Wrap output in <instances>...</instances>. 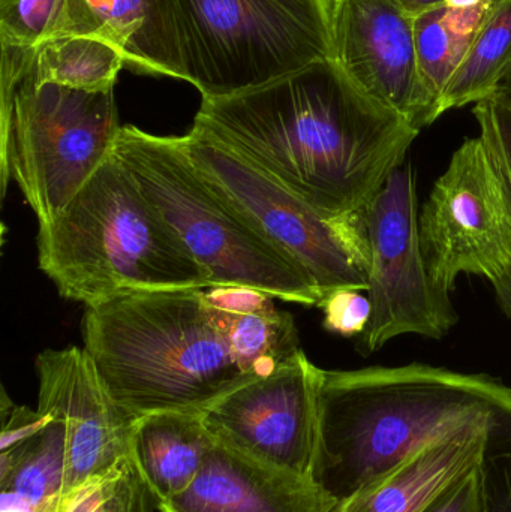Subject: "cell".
Instances as JSON below:
<instances>
[{
  "instance_id": "obj_31",
  "label": "cell",
  "mask_w": 511,
  "mask_h": 512,
  "mask_svg": "<svg viewBox=\"0 0 511 512\" xmlns=\"http://www.w3.org/2000/svg\"><path fill=\"white\" fill-rule=\"evenodd\" d=\"M408 12L411 14H417V12L423 11V9L432 8L435 5H441V3L450 2V0H399Z\"/></svg>"
},
{
  "instance_id": "obj_28",
  "label": "cell",
  "mask_w": 511,
  "mask_h": 512,
  "mask_svg": "<svg viewBox=\"0 0 511 512\" xmlns=\"http://www.w3.org/2000/svg\"><path fill=\"white\" fill-rule=\"evenodd\" d=\"M483 469L488 512H511V442L491 448Z\"/></svg>"
},
{
  "instance_id": "obj_13",
  "label": "cell",
  "mask_w": 511,
  "mask_h": 512,
  "mask_svg": "<svg viewBox=\"0 0 511 512\" xmlns=\"http://www.w3.org/2000/svg\"><path fill=\"white\" fill-rule=\"evenodd\" d=\"M38 411L63 421L66 474L63 498L92 478L132 459L137 418L108 393L86 349H47L36 357Z\"/></svg>"
},
{
  "instance_id": "obj_7",
  "label": "cell",
  "mask_w": 511,
  "mask_h": 512,
  "mask_svg": "<svg viewBox=\"0 0 511 512\" xmlns=\"http://www.w3.org/2000/svg\"><path fill=\"white\" fill-rule=\"evenodd\" d=\"M177 78L203 99L266 86L332 60L330 0H161Z\"/></svg>"
},
{
  "instance_id": "obj_25",
  "label": "cell",
  "mask_w": 511,
  "mask_h": 512,
  "mask_svg": "<svg viewBox=\"0 0 511 512\" xmlns=\"http://www.w3.org/2000/svg\"><path fill=\"white\" fill-rule=\"evenodd\" d=\"M363 292L353 288L329 292L318 306L324 312V330L344 337L362 336L371 319V303Z\"/></svg>"
},
{
  "instance_id": "obj_16",
  "label": "cell",
  "mask_w": 511,
  "mask_h": 512,
  "mask_svg": "<svg viewBox=\"0 0 511 512\" xmlns=\"http://www.w3.org/2000/svg\"><path fill=\"white\" fill-rule=\"evenodd\" d=\"M62 35L104 39L126 65L177 78L176 48L161 0H68L56 36Z\"/></svg>"
},
{
  "instance_id": "obj_8",
  "label": "cell",
  "mask_w": 511,
  "mask_h": 512,
  "mask_svg": "<svg viewBox=\"0 0 511 512\" xmlns=\"http://www.w3.org/2000/svg\"><path fill=\"white\" fill-rule=\"evenodd\" d=\"M180 141L210 186L323 297L336 289H368L371 251L363 212L327 218L200 126Z\"/></svg>"
},
{
  "instance_id": "obj_9",
  "label": "cell",
  "mask_w": 511,
  "mask_h": 512,
  "mask_svg": "<svg viewBox=\"0 0 511 512\" xmlns=\"http://www.w3.org/2000/svg\"><path fill=\"white\" fill-rule=\"evenodd\" d=\"M429 279L444 295L459 274L494 283L511 265V194L482 135L467 138L435 182L419 215Z\"/></svg>"
},
{
  "instance_id": "obj_2",
  "label": "cell",
  "mask_w": 511,
  "mask_h": 512,
  "mask_svg": "<svg viewBox=\"0 0 511 512\" xmlns=\"http://www.w3.org/2000/svg\"><path fill=\"white\" fill-rule=\"evenodd\" d=\"M476 426L511 439V388L500 379L419 363L323 370L314 480L339 504Z\"/></svg>"
},
{
  "instance_id": "obj_10",
  "label": "cell",
  "mask_w": 511,
  "mask_h": 512,
  "mask_svg": "<svg viewBox=\"0 0 511 512\" xmlns=\"http://www.w3.org/2000/svg\"><path fill=\"white\" fill-rule=\"evenodd\" d=\"M371 268L366 289L371 319L360 336L369 355L405 334L440 340L458 324L450 295L429 279L419 236L417 174L405 159L363 210Z\"/></svg>"
},
{
  "instance_id": "obj_24",
  "label": "cell",
  "mask_w": 511,
  "mask_h": 512,
  "mask_svg": "<svg viewBox=\"0 0 511 512\" xmlns=\"http://www.w3.org/2000/svg\"><path fill=\"white\" fill-rule=\"evenodd\" d=\"M68 0H0V45L36 48L59 33Z\"/></svg>"
},
{
  "instance_id": "obj_4",
  "label": "cell",
  "mask_w": 511,
  "mask_h": 512,
  "mask_svg": "<svg viewBox=\"0 0 511 512\" xmlns=\"http://www.w3.org/2000/svg\"><path fill=\"white\" fill-rule=\"evenodd\" d=\"M36 243L39 268L59 294L86 307L132 292L213 286L114 153L39 225Z\"/></svg>"
},
{
  "instance_id": "obj_30",
  "label": "cell",
  "mask_w": 511,
  "mask_h": 512,
  "mask_svg": "<svg viewBox=\"0 0 511 512\" xmlns=\"http://www.w3.org/2000/svg\"><path fill=\"white\" fill-rule=\"evenodd\" d=\"M492 285H494L495 295H497L501 310L511 319V265L509 270L500 279L495 280Z\"/></svg>"
},
{
  "instance_id": "obj_18",
  "label": "cell",
  "mask_w": 511,
  "mask_h": 512,
  "mask_svg": "<svg viewBox=\"0 0 511 512\" xmlns=\"http://www.w3.org/2000/svg\"><path fill=\"white\" fill-rule=\"evenodd\" d=\"M42 414V412H41ZM47 417L41 432L0 451V512H57L66 474V429Z\"/></svg>"
},
{
  "instance_id": "obj_1",
  "label": "cell",
  "mask_w": 511,
  "mask_h": 512,
  "mask_svg": "<svg viewBox=\"0 0 511 512\" xmlns=\"http://www.w3.org/2000/svg\"><path fill=\"white\" fill-rule=\"evenodd\" d=\"M194 125L327 218L363 212L420 134L360 92L333 60L258 89L203 99Z\"/></svg>"
},
{
  "instance_id": "obj_14",
  "label": "cell",
  "mask_w": 511,
  "mask_h": 512,
  "mask_svg": "<svg viewBox=\"0 0 511 512\" xmlns=\"http://www.w3.org/2000/svg\"><path fill=\"white\" fill-rule=\"evenodd\" d=\"M338 501L300 477L219 445L194 483L158 505L161 512H335Z\"/></svg>"
},
{
  "instance_id": "obj_22",
  "label": "cell",
  "mask_w": 511,
  "mask_h": 512,
  "mask_svg": "<svg viewBox=\"0 0 511 512\" xmlns=\"http://www.w3.org/2000/svg\"><path fill=\"white\" fill-rule=\"evenodd\" d=\"M216 313L234 357L254 379L272 375L303 354L293 316L275 304L248 315Z\"/></svg>"
},
{
  "instance_id": "obj_23",
  "label": "cell",
  "mask_w": 511,
  "mask_h": 512,
  "mask_svg": "<svg viewBox=\"0 0 511 512\" xmlns=\"http://www.w3.org/2000/svg\"><path fill=\"white\" fill-rule=\"evenodd\" d=\"M143 487L140 472L131 460L72 490L57 512H135Z\"/></svg>"
},
{
  "instance_id": "obj_11",
  "label": "cell",
  "mask_w": 511,
  "mask_h": 512,
  "mask_svg": "<svg viewBox=\"0 0 511 512\" xmlns=\"http://www.w3.org/2000/svg\"><path fill=\"white\" fill-rule=\"evenodd\" d=\"M323 369L305 352L272 375L254 379L203 414L219 445L264 465L314 478L320 447Z\"/></svg>"
},
{
  "instance_id": "obj_15",
  "label": "cell",
  "mask_w": 511,
  "mask_h": 512,
  "mask_svg": "<svg viewBox=\"0 0 511 512\" xmlns=\"http://www.w3.org/2000/svg\"><path fill=\"white\" fill-rule=\"evenodd\" d=\"M511 439L495 427L476 426L423 448L368 484L335 512H425L453 484L483 465L489 450Z\"/></svg>"
},
{
  "instance_id": "obj_6",
  "label": "cell",
  "mask_w": 511,
  "mask_h": 512,
  "mask_svg": "<svg viewBox=\"0 0 511 512\" xmlns=\"http://www.w3.org/2000/svg\"><path fill=\"white\" fill-rule=\"evenodd\" d=\"M114 155L213 286H248L288 303L320 306L324 297L314 283L210 186L180 137L122 126Z\"/></svg>"
},
{
  "instance_id": "obj_32",
  "label": "cell",
  "mask_w": 511,
  "mask_h": 512,
  "mask_svg": "<svg viewBox=\"0 0 511 512\" xmlns=\"http://www.w3.org/2000/svg\"><path fill=\"white\" fill-rule=\"evenodd\" d=\"M495 95L511 108V66L509 71H507L506 77L501 81L500 87H498Z\"/></svg>"
},
{
  "instance_id": "obj_3",
  "label": "cell",
  "mask_w": 511,
  "mask_h": 512,
  "mask_svg": "<svg viewBox=\"0 0 511 512\" xmlns=\"http://www.w3.org/2000/svg\"><path fill=\"white\" fill-rule=\"evenodd\" d=\"M203 291L132 292L87 307L84 349L110 396L135 418L203 415L254 381Z\"/></svg>"
},
{
  "instance_id": "obj_5",
  "label": "cell",
  "mask_w": 511,
  "mask_h": 512,
  "mask_svg": "<svg viewBox=\"0 0 511 512\" xmlns=\"http://www.w3.org/2000/svg\"><path fill=\"white\" fill-rule=\"evenodd\" d=\"M0 47L2 197L14 179L38 224H47L113 156L122 129L114 92L38 83L29 48Z\"/></svg>"
},
{
  "instance_id": "obj_29",
  "label": "cell",
  "mask_w": 511,
  "mask_h": 512,
  "mask_svg": "<svg viewBox=\"0 0 511 512\" xmlns=\"http://www.w3.org/2000/svg\"><path fill=\"white\" fill-rule=\"evenodd\" d=\"M203 292L210 307L230 315H248L273 306L272 295L248 286H210Z\"/></svg>"
},
{
  "instance_id": "obj_20",
  "label": "cell",
  "mask_w": 511,
  "mask_h": 512,
  "mask_svg": "<svg viewBox=\"0 0 511 512\" xmlns=\"http://www.w3.org/2000/svg\"><path fill=\"white\" fill-rule=\"evenodd\" d=\"M511 66V0H491L464 59L450 78L440 113L491 98Z\"/></svg>"
},
{
  "instance_id": "obj_12",
  "label": "cell",
  "mask_w": 511,
  "mask_h": 512,
  "mask_svg": "<svg viewBox=\"0 0 511 512\" xmlns=\"http://www.w3.org/2000/svg\"><path fill=\"white\" fill-rule=\"evenodd\" d=\"M332 60L368 98L422 131L432 125L414 15L399 0H330Z\"/></svg>"
},
{
  "instance_id": "obj_27",
  "label": "cell",
  "mask_w": 511,
  "mask_h": 512,
  "mask_svg": "<svg viewBox=\"0 0 511 512\" xmlns=\"http://www.w3.org/2000/svg\"><path fill=\"white\" fill-rule=\"evenodd\" d=\"M425 512H488L483 465L449 487Z\"/></svg>"
},
{
  "instance_id": "obj_26",
  "label": "cell",
  "mask_w": 511,
  "mask_h": 512,
  "mask_svg": "<svg viewBox=\"0 0 511 512\" xmlns=\"http://www.w3.org/2000/svg\"><path fill=\"white\" fill-rule=\"evenodd\" d=\"M479 134L494 153L511 194V108L497 95L474 105Z\"/></svg>"
},
{
  "instance_id": "obj_33",
  "label": "cell",
  "mask_w": 511,
  "mask_h": 512,
  "mask_svg": "<svg viewBox=\"0 0 511 512\" xmlns=\"http://www.w3.org/2000/svg\"><path fill=\"white\" fill-rule=\"evenodd\" d=\"M153 504H155V501H153L147 487L144 486L140 498H138L137 511L135 512H153Z\"/></svg>"
},
{
  "instance_id": "obj_17",
  "label": "cell",
  "mask_w": 511,
  "mask_h": 512,
  "mask_svg": "<svg viewBox=\"0 0 511 512\" xmlns=\"http://www.w3.org/2000/svg\"><path fill=\"white\" fill-rule=\"evenodd\" d=\"M215 445L200 414L161 412L135 420L132 459L156 507L194 483Z\"/></svg>"
},
{
  "instance_id": "obj_19",
  "label": "cell",
  "mask_w": 511,
  "mask_h": 512,
  "mask_svg": "<svg viewBox=\"0 0 511 512\" xmlns=\"http://www.w3.org/2000/svg\"><path fill=\"white\" fill-rule=\"evenodd\" d=\"M489 2L450 0L414 14L417 60L432 123L441 117L444 90L464 59Z\"/></svg>"
},
{
  "instance_id": "obj_21",
  "label": "cell",
  "mask_w": 511,
  "mask_h": 512,
  "mask_svg": "<svg viewBox=\"0 0 511 512\" xmlns=\"http://www.w3.org/2000/svg\"><path fill=\"white\" fill-rule=\"evenodd\" d=\"M125 65V57L113 44L95 36H54L29 48V72L35 81L86 92L114 90Z\"/></svg>"
}]
</instances>
